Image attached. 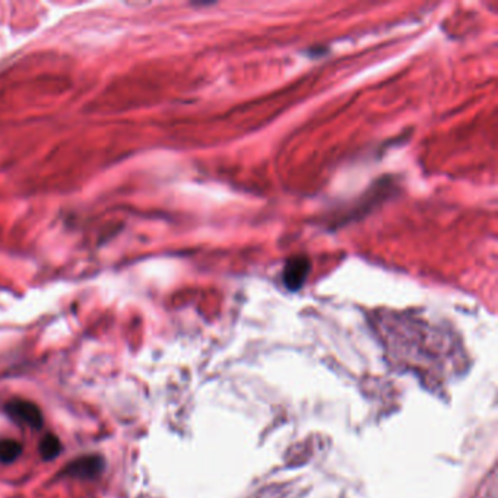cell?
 <instances>
[{"instance_id":"4","label":"cell","mask_w":498,"mask_h":498,"mask_svg":"<svg viewBox=\"0 0 498 498\" xmlns=\"http://www.w3.org/2000/svg\"><path fill=\"white\" fill-rule=\"evenodd\" d=\"M22 444L16 440L0 441V462L12 463L22 455Z\"/></svg>"},{"instance_id":"2","label":"cell","mask_w":498,"mask_h":498,"mask_svg":"<svg viewBox=\"0 0 498 498\" xmlns=\"http://www.w3.org/2000/svg\"><path fill=\"white\" fill-rule=\"evenodd\" d=\"M104 459L101 456H85L67 465L63 475L78 479H94L104 471Z\"/></svg>"},{"instance_id":"3","label":"cell","mask_w":498,"mask_h":498,"mask_svg":"<svg viewBox=\"0 0 498 498\" xmlns=\"http://www.w3.org/2000/svg\"><path fill=\"white\" fill-rule=\"evenodd\" d=\"M8 414L32 428L43 427V414L37 405L27 401H13L6 406Z\"/></svg>"},{"instance_id":"5","label":"cell","mask_w":498,"mask_h":498,"mask_svg":"<svg viewBox=\"0 0 498 498\" xmlns=\"http://www.w3.org/2000/svg\"><path fill=\"white\" fill-rule=\"evenodd\" d=\"M62 444L55 434L46 436L40 443V453L44 460H53L60 455Z\"/></svg>"},{"instance_id":"1","label":"cell","mask_w":498,"mask_h":498,"mask_svg":"<svg viewBox=\"0 0 498 498\" xmlns=\"http://www.w3.org/2000/svg\"><path fill=\"white\" fill-rule=\"evenodd\" d=\"M308 273H310V261L303 256H296L285 263L282 279L286 288L291 291H297L305 282Z\"/></svg>"}]
</instances>
